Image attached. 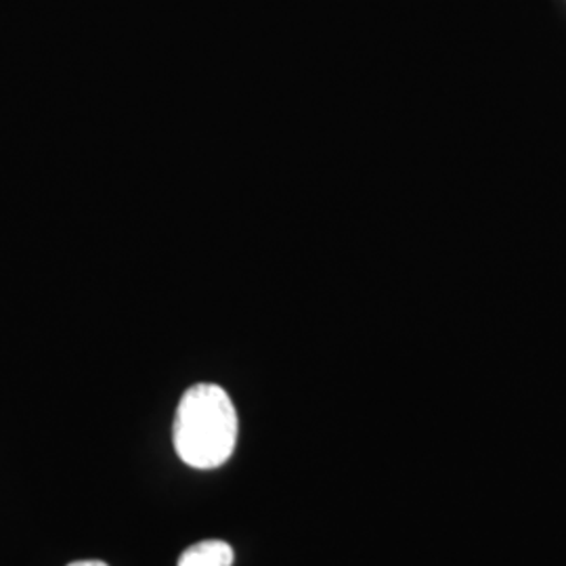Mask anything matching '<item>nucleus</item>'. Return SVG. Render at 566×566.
I'll return each mask as SVG.
<instances>
[{"instance_id":"3","label":"nucleus","mask_w":566,"mask_h":566,"mask_svg":"<svg viewBox=\"0 0 566 566\" xmlns=\"http://www.w3.org/2000/svg\"><path fill=\"white\" fill-rule=\"evenodd\" d=\"M67 566H107L102 560H81V563H72V565Z\"/></svg>"},{"instance_id":"2","label":"nucleus","mask_w":566,"mask_h":566,"mask_svg":"<svg viewBox=\"0 0 566 566\" xmlns=\"http://www.w3.org/2000/svg\"><path fill=\"white\" fill-rule=\"evenodd\" d=\"M233 547L221 539H208L187 547L177 566H233Z\"/></svg>"},{"instance_id":"1","label":"nucleus","mask_w":566,"mask_h":566,"mask_svg":"<svg viewBox=\"0 0 566 566\" xmlns=\"http://www.w3.org/2000/svg\"><path fill=\"white\" fill-rule=\"evenodd\" d=\"M238 411L219 385L191 386L179 401L172 443L181 462L196 470H214L233 455L238 446Z\"/></svg>"}]
</instances>
